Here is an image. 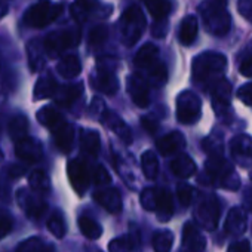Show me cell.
<instances>
[{
	"label": "cell",
	"instance_id": "31",
	"mask_svg": "<svg viewBox=\"0 0 252 252\" xmlns=\"http://www.w3.org/2000/svg\"><path fill=\"white\" fill-rule=\"evenodd\" d=\"M57 70L64 79H74L82 71V64L76 55H68L58 63Z\"/></svg>",
	"mask_w": 252,
	"mask_h": 252
},
{
	"label": "cell",
	"instance_id": "56",
	"mask_svg": "<svg viewBox=\"0 0 252 252\" xmlns=\"http://www.w3.org/2000/svg\"><path fill=\"white\" fill-rule=\"evenodd\" d=\"M9 172H11V175H14V177H20L21 174H24V169L20 168V166H12Z\"/></svg>",
	"mask_w": 252,
	"mask_h": 252
},
{
	"label": "cell",
	"instance_id": "4",
	"mask_svg": "<svg viewBox=\"0 0 252 252\" xmlns=\"http://www.w3.org/2000/svg\"><path fill=\"white\" fill-rule=\"evenodd\" d=\"M144 29H146V17L143 11L135 5L126 9L119 20L120 39L122 43L128 48L134 46L140 40Z\"/></svg>",
	"mask_w": 252,
	"mask_h": 252
},
{
	"label": "cell",
	"instance_id": "17",
	"mask_svg": "<svg viewBox=\"0 0 252 252\" xmlns=\"http://www.w3.org/2000/svg\"><path fill=\"white\" fill-rule=\"evenodd\" d=\"M15 153L21 160H26L29 163H34L42 159L43 156V149L42 144L30 137H24L17 141L15 146Z\"/></svg>",
	"mask_w": 252,
	"mask_h": 252
},
{
	"label": "cell",
	"instance_id": "35",
	"mask_svg": "<svg viewBox=\"0 0 252 252\" xmlns=\"http://www.w3.org/2000/svg\"><path fill=\"white\" fill-rule=\"evenodd\" d=\"M155 20H165L171 12L169 0H141Z\"/></svg>",
	"mask_w": 252,
	"mask_h": 252
},
{
	"label": "cell",
	"instance_id": "34",
	"mask_svg": "<svg viewBox=\"0 0 252 252\" xmlns=\"http://www.w3.org/2000/svg\"><path fill=\"white\" fill-rule=\"evenodd\" d=\"M8 131L12 140L18 141L24 137H27L29 132V119L23 114H17L11 119L9 126H8Z\"/></svg>",
	"mask_w": 252,
	"mask_h": 252
},
{
	"label": "cell",
	"instance_id": "18",
	"mask_svg": "<svg viewBox=\"0 0 252 252\" xmlns=\"http://www.w3.org/2000/svg\"><path fill=\"white\" fill-rule=\"evenodd\" d=\"M94 199L110 214H117L122 211V196L117 189H102L94 194Z\"/></svg>",
	"mask_w": 252,
	"mask_h": 252
},
{
	"label": "cell",
	"instance_id": "33",
	"mask_svg": "<svg viewBox=\"0 0 252 252\" xmlns=\"http://www.w3.org/2000/svg\"><path fill=\"white\" fill-rule=\"evenodd\" d=\"M80 147L86 155L96 156L101 149V138L92 129H85L80 134Z\"/></svg>",
	"mask_w": 252,
	"mask_h": 252
},
{
	"label": "cell",
	"instance_id": "53",
	"mask_svg": "<svg viewBox=\"0 0 252 252\" xmlns=\"http://www.w3.org/2000/svg\"><path fill=\"white\" fill-rule=\"evenodd\" d=\"M239 71H240L242 76L252 77V55H248V57H245V58L240 61Z\"/></svg>",
	"mask_w": 252,
	"mask_h": 252
},
{
	"label": "cell",
	"instance_id": "39",
	"mask_svg": "<svg viewBox=\"0 0 252 252\" xmlns=\"http://www.w3.org/2000/svg\"><path fill=\"white\" fill-rule=\"evenodd\" d=\"M48 228L49 231L57 237V239H63L67 233V222L64 215L60 211H55L49 220H48Z\"/></svg>",
	"mask_w": 252,
	"mask_h": 252
},
{
	"label": "cell",
	"instance_id": "38",
	"mask_svg": "<svg viewBox=\"0 0 252 252\" xmlns=\"http://www.w3.org/2000/svg\"><path fill=\"white\" fill-rule=\"evenodd\" d=\"M29 184L33 189V191L36 193H48L51 189V181L49 177L46 175L45 171L42 169H36L30 174L29 177Z\"/></svg>",
	"mask_w": 252,
	"mask_h": 252
},
{
	"label": "cell",
	"instance_id": "55",
	"mask_svg": "<svg viewBox=\"0 0 252 252\" xmlns=\"http://www.w3.org/2000/svg\"><path fill=\"white\" fill-rule=\"evenodd\" d=\"M8 11H9L8 3H6V2H3V0H0V20H2V18L8 14Z\"/></svg>",
	"mask_w": 252,
	"mask_h": 252
},
{
	"label": "cell",
	"instance_id": "10",
	"mask_svg": "<svg viewBox=\"0 0 252 252\" xmlns=\"http://www.w3.org/2000/svg\"><path fill=\"white\" fill-rule=\"evenodd\" d=\"M212 107L218 116H225L230 110L231 102V85L225 79H217L211 86Z\"/></svg>",
	"mask_w": 252,
	"mask_h": 252
},
{
	"label": "cell",
	"instance_id": "58",
	"mask_svg": "<svg viewBox=\"0 0 252 252\" xmlns=\"http://www.w3.org/2000/svg\"><path fill=\"white\" fill-rule=\"evenodd\" d=\"M251 178H252V174H251Z\"/></svg>",
	"mask_w": 252,
	"mask_h": 252
},
{
	"label": "cell",
	"instance_id": "16",
	"mask_svg": "<svg viewBox=\"0 0 252 252\" xmlns=\"http://www.w3.org/2000/svg\"><path fill=\"white\" fill-rule=\"evenodd\" d=\"M92 88L105 95H114L119 89V82L116 74L108 68H98L91 77Z\"/></svg>",
	"mask_w": 252,
	"mask_h": 252
},
{
	"label": "cell",
	"instance_id": "50",
	"mask_svg": "<svg viewBox=\"0 0 252 252\" xmlns=\"http://www.w3.org/2000/svg\"><path fill=\"white\" fill-rule=\"evenodd\" d=\"M237 98H239L243 104L252 107V83H246V85H243L242 88H239V89H237Z\"/></svg>",
	"mask_w": 252,
	"mask_h": 252
},
{
	"label": "cell",
	"instance_id": "26",
	"mask_svg": "<svg viewBox=\"0 0 252 252\" xmlns=\"http://www.w3.org/2000/svg\"><path fill=\"white\" fill-rule=\"evenodd\" d=\"M83 94V86L80 83H76V85H67V86H63L61 89H57L55 92V102L60 105V107H70L73 105Z\"/></svg>",
	"mask_w": 252,
	"mask_h": 252
},
{
	"label": "cell",
	"instance_id": "19",
	"mask_svg": "<svg viewBox=\"0 0 252 252\" xmlns=\"http://www.w3.org/2000/svg\"><path fill=\"white\" fill-rule=\"evenodd\" d=\"M156 144H158V150L162 156H171L186 147V137L181 132L174 131V132H169V134L163 135L162 138H159Z\"/></svg>",
	"mask_w": 252,
	"mask_h": 252
},
{
	"label": "cell",
	"instance_id": "36",
	"mask_svg": "<svg viewBox=\"0 0 252 252\" xmlns=\"http://www.w3.org/2000/svg\"><path fill=\"white\" fill-rule=\"evenodd\" d=\"M174 245V233L171 230H159L153 236L155 252H171Z\"/></svg>",
	"mask_w": 252,
	"mask_h": 252
},
{
	"label": "cell",
	"instance_id": "22",
	"mask_svg": "<svg viewBox=\"0 0 252 252\" xmlns=\"http://www.w3.org/2000/svg\"><path fill=\"white\" fill-rule=\"evenodd\" d=\"M159 61V48L153 43H146L138 49L134 58V64L140 70H149Z\"/></svg>",
	"mask_w": 252,
	"mask_h": 252
},
{
	"label": "cell",
	"instance_id": "29",
	"mask_svg": "<svg viewBox=\"0 0 252 252\" xmlns=\"http://www.w3.org/2000/svg\"><path fill=\"white\" fill-rule=\"evenodd\" d=\"M98 6V0H74L71 5V17L77 23L86 21Z\"/></svg>",
	"mask_w": 252,
	"mask_h": 252
},
{
	"label": "cell",
	"instance_id": "40",
	"mask_svg": "<svg viewBox=\"0 0 252 252\" xmlns=\"http://www.w3.org/2000/svg\"><path fill=\"white\" fill-rule=\"evenodd\" d=\"M15 252H49V248L40 237H29L17 246Z\"/></svg>",
	"mask_w": 252,
	"mask_h": 252
},
{
	"label": "cell",
	"instance_id": "8",
	"mask_svg": "<svg viewBox=\"0 0 252 252\" xmlns=\"http://www.w3.org/2000/svg\"><path fill=\"white\" fill-rule=\"evenodd\" d=\"M194 217L200 227L205 230L214 231L218 225L220 220V203L215 196H206L200 200L197 205V209L194 212Z\"/></svg>",
	"mask_w": 252,
	"mask_h": 252
},
{
	"label": "cell",
	"instance_id": "32",
	"mask_svg": "<svg viewBox=\"0 0 252 252\" xmlns=\"http://www.w3.org/2000/svg\"><path fill=\"white\" fill-rule=\"evenodd\" d=\"M77 224H79L80 233H82L86 239H89V240H96V239H99L101 234H102V227H101V224H99L98 221H95L94 218H91L89 215H82V217H79Z\"/></svg>",
	"mask_w": 252,
	"mask_h": 252
},
{
	"label": "cell",
	"instance_id": "45",
	"mask_svg": "<svg viewBox=\"0 0 252 252\" xmlns=\"http://www.w3.org/2000/svg\"><path fill=\"white\" fill-rule=\"evenodd\" d=\"M156 196H158V189H146L141 193V205L146 211L155 212L156 206Z\"/></svg>",
	"mask_w": 252,
	"mask_h": 252
},
{
	"label": "cell",
	"instance_id": "30",
	"mask_svg": "<svg viewBox=\"0 0 252 252\" xmlns=\"http://www.w3.org/2000/svg\"><path fill=\"white\" fill-rule=\"evenodd\" d=\"M36 117L39 120L40 125L46 126V128H49L51 131H54L58 125H61L64 122V117L61 116V113L51 107V105H46V107H42L37 113H36Z\"/></svg>",
	"mask_w": 252,
	"mask_h": 252
},
{
	"label": "cell",
	"instance_id": "1",
	"mask_svg": "<svg viewBox=\"0 0 252 252\" xmlns=\"http://www.w3.org/2000/svg\"><path fill=\"white\" fill-rule=\"evenodd\" d=\"M208 33L222 37L231 29V17L227 9V0H203L199 8Z\"/></svg>",
	"mask_w": 252,
	"mask_h": 252
},
{
	"label": "cell",
	"instance_id": "20",
	"mask_svg": "<svg viewBox=\"0 0 252 252\" xmlns=\"http://www.w3.org/2000/svg\"><path fill=\"white\" fill-rule=\"evenodd\" d=\"M46 51L43 46V42L39 39H33L27 43V58H29V67L33 73H39L43 70L46 64Z\"/></svg>",
	"mask_w": 252,
	"mask_h": 252
},
{
	"label": "cell",
	"instance_id": "51",
	"mask_svg": "<svg viewBox=\"0 0 252 252\" xmlns=\"http://www.w3.org/2000/svg\"><path fill=\"white\" fill-rule=\"evenodd\" d=\"M237 11L245 20L252 23V0H239Z\"/></svg>",
	"mask_w": 252,
	"mask_h": 252
},
{
	"label": "cell",
	"instance_id": "15",
	"mask_svg": "<svg viewBox=\"0 0 252 252\" xmlns=\"http://www.w3.org/2000/svg\"><path fill=\"white\" fill-rule=\"evenodd\" d=\"M101 122L110 128L125 144H131L132 143V132L129 129V126L125 123V120L117 116L114 111H108V110H104L102 114H101Z\"/></svg>",
	"mask_w": 252,
	"mask_h": 252
},
{
	"label": "cell",
	"instance_id": "14",
	"mask_svg": "<svg viewBox=\"0 0 252 252\" xmlns=\"http://www.w3.org/2000/svg\"><path fill=\"white\" fill-rule=\"evenodd\" d=\"M206 248L205 236L193 222H187L183 228V242L180 252H203Z\"/></svg>",
	"mask_w": 252,
	"mask_h": 252
},
{
	"label": "cell",
	"instance_id": "25",
	"mask_svg": "<svg viewBox=\"0 0 252 252\" xmlns=\"http://www.w3.org/2000/svg\"><path fill=\"white\" fill-rule=\"evenodd\" d=\"M199 33V24H197V18L194 15H187L180 26V32H178V39L180 43L184 46H190L194 43L196 37Z\"/></svg>",
	"mask_w": 252,
	"mask_h": 252
},
{
	"label": "cell",
	"instance_id": "12",
	"mask_svg": "<svg viewBox=\"0 0 252 252\" xmlns=\"http://www.w3.org/2000/svg\"><path fill=\"white\" fill-rule=\"evenodd\" d=\"M17 202L20 205V208L27 214L29 218L32 220H39L45 211H46V203L45 200H42L37 193L26 190V189H20L17 191Z\"/></svg>",
	"mask_w": 252,
	"mask_h": 252
},
{
	"label": "cell",
	"instance_id": "37",
	"mask_svg": "<svg viewBox=\"0 0 252 252\" xmlns=\"http://www.w3.org/2000/svg\"><path fill=\"white\" fill-rule=\"evenodd\" d=\"M141 168H143V172H144L147 180H155L158 177V174H159V160H158L156 155L152 150L143 153V156H141Z\"/></svg>",
	"mask_w": 252,
	"mask_h": 252
},
{
	"label": "cell",
	"instance_id": "13",
	"mask_svg": "<svg viewBox=\"0 0 252 252\" xmlns=\"http://www.w3.org/2000/svg\"><path fill=\"white\" fill-rule=\"evenodd\" d=\"M126 91H128L131 99L135 105L144 108L150 102V94H149V83L141 74H132L126 80Z\"/></svg>",
	"mask_w": 252,
	"mask_h": 252
},
{
	"label": "cell",
	"instance_id": "27",
	"mask_svg": "<svg viewBox=\"0 0 252 252\" xmlns=\"http://www.w3.org/2000/svg\"><path fill=\"white\" fill-rule=\"evenodd\" d=\"M171 171L180 178H190L196 172V163L190 156L180 155L171 162Z\"/></svg>",
	"mask_w": 252,
	"mask_h": 252
},
{
	"label": "cell",
	"instance_id": "7",
	"mask_svg": "<svg viewBox=\"0 0 252 252\" xmlns=\"http://www.w3.org/2000/svg\"><path fill=\"white\" fill-rule=\"evenodd\" d=\"M202 114V101L191 92L184 91L177 96V119L183 125H193L200 119Z\"/></svg>",
	"mask_w": 252,
	"mask_h": 252
},
{
	"label": "cell",
	"instance_id": "5",
	"mask_svg": "<svg viewBox=\"0 0 252 252\" xmlns=\"http://www.w3.org/2000/svg\"><path fill=\"white\" fill-rule=\"evenodd\" d=\"M61 14L63 5L51 3L49 0H40L26 11L24 23L32 29H43L54 23Z\"/></svg>",
	"mask_w": 252,
	"mask_h": 252
},
{
	"label": "cell",
	"instance_id": "9",
	"mask_svg": "<svg viewBox=\"0 0 252 252\" xmlns=\"http://www.w3.org/2000/svg\"><path fill=\"white\" fill-rule=\"evenodd\" d=\"M230 153L233 160L242 168L252 166V138L246 134H237L230 141Z\"/></svg>",
	"mask_w": 252,
	"mask_h": 252
},
{
	"label": "cell",
	"instance_id": "3",
	"mask_svg": "<svg viewBox=\"0 0 252 252\" xmlns=\"http://www.w3.org/2000/svg\"><path fill=\"white\" fill-rule=\"evenodd\" d=\"M227 67V58L220 52H203L193 60V80L206 83L220 76Z\"/></svg>",
	"mask_w": 252,
	"mask_h": 252
},
{
	"label": "cell",
	"instance_id": "46",
	"mask_svg": "<svg viewBox=\"0 0 252 252\" xmlns=\"http://www.w3.org/2000/svg\"><path fill=\"white\" fill-rule=\"evenodd\" d=\"M177 197L180 200V203L183 206H189L191 203V199H193V189L191 186L183 183L177 187Z\"/></svg>",
	"mask_w": 252,
	"mask_h": 252
},
{
	"label": "cell",
	"instance_id": "2",
	"mask_svg": "<svg viewBox=\"0 0 252 252\" xmlns=\"http://www.w3.org/2000/svg\"><path fill=\"white\" fill-rule=\"evenodd\" d=\"M205 174L208 177V183L222 187L227 190H237L240 187V178L233 169V166L220 156H209V159L205 163Z\"/></svg>",
	"mask_w": 252,
	"mask_h": 252
},
{
	"label": "cell",
	"instance_id": "57",
	"mask_svg": "<svg viewBox=\"0 0 252 252\" xmlns=\"http://www.w3.org/2000/svg\"><path fill=\"white\" fill-rule=\"evenodd\" d=\"M2 158H3V153H2V150H0V160H2Z\"/></svg>",
	"mask_w": 252,
	"mask_h": 252
},
{
	"label": "cell",
	"instance_id": "48",
	"mask_svg": "<svg viewBox=\"0 0 252 252\" xmlns=\"http://www.w3.org/2000/svg\"><path fill=\"white\" fill-rule=\"evenodd\" d=\"M12 225H14L12 217L5 211H0V240L12 230Z\"/></svg>",
	"mask_w": 252,
	"mask_h": 252
},
{
	"label": "cell",
	"instance_id": "21",
	"mask_svg": "<svg viewBox=\"0 0 252 252\" xmlns=\"http://www.w3.org/2000/svg\"><path fill=\"white\" fill-rule=\"evenodd\" d=\"M224 230L233 237H239L246 231V215L242 208L236 206L230 209L224 222Z\"/></svg>",
	"mask_w": 252,
	"mask_h": 252
},
{
	"label": "cell",
	"instance_id": "43",
	"mask_svg": "<svg viewBox=\"0 0 252 252\" xmlns=\"http://www.w3.org/2000/svg\"><path fill=\"white\" fill-rule=\"evenodd\" d=\"M132 248H134L132 237H128V236L116 237L108 243V251L110 252H129Z\"/></svg>",
	"mask_w": 252,
	"mask_h": 252
},
{
	"label": "cell",
	"instance_id": "6",
	"mask_svg": "<svg viewBox=\"0 0 252 252\" xmlns=\"http://www.w3.org/2000/svg\"><path fill=\"white\" fill-rule=\"evenodd\" d=\"M80 42V32L77 29H67V30H57L46 36L43 40L45 51L49 57H60L65 49L76 46Z\"/></svg>",
	"mask_w": 252,
	"mask_h": 252
},
{
	"label": "cell",
	"instance_id": "41",
	"mask_svg": "<svg viewBox=\"0 0 252 252\" xmlns=\"http://www.w3.org/2000/svg\"><path fill=\"white\" fill-rule=\"evenodd\" d=\"M149 80L155 86H163L168 80V70L166 67L158 61L153 67L149 68Z\"/></svg>",
	"mask_w": 252,
	"mask_h": 252
},
{
	"label": "cell",
	"instance_id": "44",
	"mask_svg": "<svg viewBox=\"0 0 252 252\" xmlns=\"http://www.w3.org/2000/svg\"><path fill=\"white\" fill-rule=\"evenodd\" d=\"M203 150L209 156H220L222 155V141L218 137H208L202 141Z\"/></svg>",
	"mask_w": 252,
	"mask_h": 252
},
{
	"label": "cell",
	"instance_id": "24",
	"mask_svg": "<svg viewBox=\"0 0 252 252\" xmlns=\"http://www.w3.org/2000/svg\"><path fill=\"white\" fill-rule=\"evenodd\" d=\"M52 132H54V140H55V144H57L58 150H61L63 153H68L71 150V147H73V140H74L73 126L68 125L64 120L61 125L57 126Z\"/></svg>",
	"mask_w": 252,
	"mask_h": 252
},
{
	"label": "cell",
	"instance_id": "23",
	"mask_svg": "<svg viewBox=\"0 0 252 252\" xmlns=\"http://www.w3.org/2000/svg\"><path fill=\"white\" fill-rule=\"evenodd\" d=\"M155 212L159 218V221L166 222L172 218L174 215V202L172 196L168 190L165 189H158V196H156V206Z\"/></svg>",
	"mask_w": 252,
	"mask_h": 252
},
{
	"label": "cell",
	"instance_id": "54",
	"mask_svg": "<svg viewBox=\"0 0 252 252\" xmlns=\"http://www.w3.org/2000/svg\"><path fill=\"white\" fill-rule=\"evenodd\" d=\"M227 252H251V243L248 240H239L230 245Z\"/></svg>",
	"mask_w": 252,
	"mask_h": 252
},
{
	"label": "cell",
	"instance_id": "42",
	"mask_svg": "<svg viewBox=\"0 0 252 252\" xmlns=\"http://www.w3.org/2000/svg\"><path fill=\"white\" fill-rule=\"evenodd\" d=\"M107 39H108V29L105 26H96L91 30L88 40L91 48H98L102 43H105Z\"/></svg>",
	"mask_w": 252,
	"mask_h": 252
},
{
	"label": "cell",
	"instance_id": "52",
	"mask_svg": "<svg viewBox=\"0 0 252 252\" xmlns=\"http://www.w3.org/2000/svg\"><path fill=\"white\" fill-rule=\"evenodd\" d=\"M141 123H143V128L149 132V134H155L158 129H159V122L158 119H155L153 116H144L141 119Z\"/></svg>",
	"mask_w": 252,
	"mask_h": 252
},
{
	"label": "cell",
	"instance_id": "47",
	"mask_svg": "<svg viewBox=\"0 0 252 252\" xmlns=\"http://www.w3.org/2000/svg\"><path fill=\"white\" fill-rule=\"evenodd\" d=\"M91 180H94V183H95L96 186H105V184H108V183L111 181L110 174H108V172L105 171V168L101 166V165L95 166L94 174L91 175Z\"/></svg>",
	"mask_w": 252,
	"mask_h": 252
},
{
	"label": "cell",
	"instance_id": "11",
	"mask_svg": "<svg viewBox=\"0 0 252 252\" xmlns=\"http://www.w3.org/2000/svg\"><path fill=\"white\" fill-rule=\"evenodd\" d=\"M67 175H68L70 184L74 189V191L79 196H82L91 184V174H89L86 163L80 159L70 160L67 163Z\"/></svg>",
	"mask_w": 252,
	"mask_h": 252
},
{
	"label": "cell",
	"instance_id": "49",
	"mask_svg": "<svg viewBox=\"0 0 252 252\" xmlns=\"http://www.w3.org/2000/svg\"><path fill=\"white\" fill-rule=\"evenodd\" d=\"M168 30H169V26H168L166 18L165 20H155V24L152 27V34L155 37H159V39L165 37L166 33H168Z\"/></svg>",
	"mask_w": 252,
	"mask_h": 252
},
{
	"label": "cell",
	"instance_id": "28",
	"mask_svg": "<svg viewBox=\"0 0 252 252\" xmlns=\"http://www.w3.org/2000/svg\"><path fill=\"white\" fill-rule=\"evenodd\" d=\"M58 89V83L54 76L45 74L39 77V80L34 85V99H46L49 96H54Z\"/></svg>",
	"mask_w": 252,
	"mask_h": 252
}]
</instances>
